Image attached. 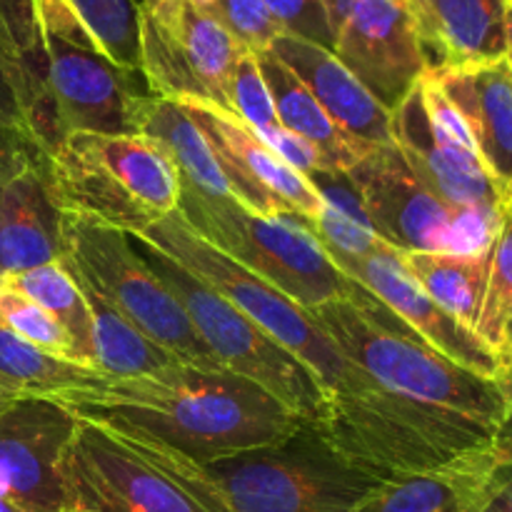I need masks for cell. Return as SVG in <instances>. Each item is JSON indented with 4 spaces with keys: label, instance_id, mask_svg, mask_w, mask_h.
I'll list each match as a JSON object with an SVG mask.
<instances>
[{
    "label": "cell",
    "instance_id": "ba28073f",
    "mask_svg": "<svg viewBox=\"0 0 512 512\" xmlns=\"http://www.w3.org/2000/svg\"><path fill=\"white\" fill-rule=\"evenodd\" d=\"M38 20L58 140L138 133V115L153 95L143 70L110 60L65 0H38Z\"/></svg>",
    "mask_w": 512,
    "mask_h": 512
},
{
    "label": "cell",
    "instance_id": "7a4b0ae2",
    "mask_svg": "<svg viewBox=\"0 0 512 512\" xmlns=\"http://www.w3.org/2000/svg\"><path fill=\"white\" fill-rule=\"evenodd\" d=\"M130 453L168 478L200 512H353L380 480L350 465L315 425L278 445L213 463L115 435Z\"/></svg>",
    "mask_w": 512,
    "mask_h": 512
},
{
    "label": "cell",
    "instance_id": "9c48e42d",
    "mask_svg": "<svg viewBox=\"0 0 512 512\" xmlns=\"http://www.w3.org/2000/svg\"><path fill=\"white\" fill-rule=\"evenodd\" d=\"M60 263L80 285L183 363L223 368L193 328L183 305L140 258L128 233L63 213Z\"/></svg>",
    "mask_w": 512,
    "mask_h": 512
},
{
    "label": "cell",
    "instance_id": "f6af8a7d",
    "mask_svg": "<svg viewBox=\"0 0 512 512\" xmlns=\"http://www.w3.org/2000/svg\"><path fill=\"white\" fill-rule=\"evenodd\" d=\"M135 3H138V5H148V3H153V0H135Z\"/></svg>",
    "mask_w": 512,
    "mask_h": 512
},
{
    "label": "cell",
    "instance_id": "d6a6232c",
    "mask_svg": "<svg viewBox=\"0 0 512 512\" xmlns=\"http://www.w3.org/2000/svg\"><path fill=\"white\" fill-rule=\"evenodd\" d=\"M193 3L225 33L233 35L248 53L270 50L273 40L283 33L265 0H193Z\"/></svg>",
    "mask_w": 512,
    "mask_h": 512
},
{
    "label": "cell",
    "instance_id": "6da1fadb",
    "mask_svg": "<svg viewBox=\"0 0 512 512\" xmlns=\"http://www.w3.org/2000/svg\"><path fill=\"white\" fill-rule=\"evenodd\" d=\"M55 400L78 420L163 445L195 463L278 445L310 425L248 378L190 363L140 378H103Z\"/></svg>",
    "mask_w": 512,
    "mask_h": 512
},
{
    "label": "cell",
    "instance_id": "9a60e30c",
    "mask_svg": "<svg viewBox=\"0 0 512 512\" xmlns=\"http://www.w3.org/2000/svg\"><path fill=\"white\" fill-rule=\"evenodd\" d=\"M78 428L55 398L23 395L0 410V498L28 512H65L60 463Z\"/></svg>",
    "mask_w": 512,
    "mask_h": 512
},
{
    "label": "cell",
    "instance_id": "603a6c76",
    "mask_svg": "<svg viewBox=\"0 0 512 512\" xmlns=\"http://www.w3.org/2000/svg\"><path fill=\"white\" fill-rule=\"evenodd\" d=\"M493 465V455H483L443 470L380 480L353 512H468Z\"/></svg>",
    "mask_w": 512,
    "mask_h": 512
},
{
    "label": "cell",
    "instance_id": "d4e9b609",
    "mask_svg": "<svg viewBox=\"0 0 512 512\" xmlns=\"http://www.w3.org/2000/svg\"><path fill=\"white\" fill-rule=\"evenodd\" d=\"M0 60L28 88L35 105V140L48 153L58 143V130H55L53 105L48 98V83H45L38 0H0Z\"/></svg>",
    "mask_w": 512,
    "mask_h": 512
},
{
    "label": "cell",
    "instance_id": "f546056e",
    "mask_svg": "<svg viewBox=\"0 0 512 512\" xmlns=\"http://www.w3.org/2000/svg\"><path fill=\"white\" fill-rule=\"evenodd\" d=\"M110 60L140 70V5L135 0H65Z\"/></svg>",
    "mask_w": 512,
    "mask_h": 512
},
{
    "label": "cell",
    "instance_id": "d6986e66",
    "mask_svg": "<svg viewBox=\"0 0 512 512\" xmlns=\"http://www.w3.org/2000/svg\"><path fill=\"white\" fill-rule=\"evenodd\" d=\"M428 73L493 63L508 53V0H405Z\"/></svg>",
    "mask_w": 512,
    "mask_h": 512
},
{
    "label": "cell",
    "instance_id": "ee69618b",
    "mask_svg": "<svg viewBox=\"0 0 512 512\" xmlns=\"http://www.w3.org/2000/svg\"><path fill=\"white\" fill-rule=\"evenodd\" d=\"M0 512H28V510L18 508V505H13V503H8L5 498H0Z\"/></svg>",
    "mask_w": 512,
    "mask_h": 512
},
{
    "label": "cell",
    "instance_id": "e0dca14e",
    "mask_svg": "<svg viewBox=\"0 0 512 512\" xmlns=\"http://www.w3.org/2000/svg\"><path fill=\"white\" fill-rule=\"evenodd\" d=\"M338 265L348 278L363 285L380 303L388 305L418 338L430 348L455 360L463 368L475 370L488 378H503L498 353L475 330L440 308L418 283L408 275L400 260V250L383 243L363 258L340 260Z\"/></svg>",
    "mask_w": 512,
    "mask_h": 512
},
{
    "label": "cell",
    "instance_id": "5bb4252c",
    "mask_svg": "<svg viewBox=\"0 0 512 512\" xmlns=\"http://www.w3.org/2000/svg\"><path fill=\"white\" fill-rule=\"evenodd\" d=\"M198 123L215 155L220 173L230 185V193L245 208L268 218L298 215L315 220L325 208V198L308 175L290 168L263 140L240 123L235 115L213 105L180 103Z\"/></svg>",
    "mask_w": 512,
    "mask_h": 512
},
{
    "label": "cell",
    "instance_id": "ac0fdd59",
    "mask_svg": "<svg viewBox=\"0 0 512 512\" xmlns=\"http://www.w3.org/2000/svg\"><path fill=\"white\" fill-rule=\"evenodd\" d=\"M63 258V210L50 190L48 155L33 145L0 195V273H23Z\"/></svg>",
    "mask_w": 512,
    "mask_h": 512
},
{
    "label": "cell",
    "instance_id": "83f0119b",
    "mask_svg": "<svg viewBox=\"0 0 512 512\" xmlns=\"http://www.w3.org/2000/svg\"><path fill=\"white\" fill-rule=\"evenodd\" d=\"M5 275L13 288L28 295L38 303L45 313L53 315L68 338L73 340L75 358L85 368H93V318H90L88 300L83 288L75 283L63 263L38 265V268L23 270V273H0Z\"/></svg>",
    "mask_w": 512,
    "mask_h": 512
},
{
    "label": "cell",
    "instance_id": "3957f363",
    "mask_svg": "<svg viewBox=\"0 0 512 512\" xmlns=\"http://www.w3.org/2000/svg\"><path fill=\"white\" fill-rule=\"evenodd\" d=\"M310 315L343 358L385 390L498 438L508 413L503 378H488L445 358L363 285L353 300H330Z\"/></svg>",
    "mask_w": 512,
    "mask_h": 512
},
{
    "label": "cell",
    "instance_id": "f1b7e54d",
    "mask_svg": "<svg viewBox=\"0 0 512 512\" xmlns=\"http://www.w3.org/2000/svg\"><path fill=\"white\" fill-rule=\"evenodd\" d=\"M103 378L98 370L55 358L0 325V380L20 395L55 398L68 390L90 388Z\"/></svg>",
    "mask_w": 512,
    "mask_h": 512
},
{
    "label": "cell",
    "instance_id": "ab89813d",
    "mask_svg": "<svg viewBox=\"0 0 512 512\" xmlns=\"http://www.w3.org/2000/svg\"><path fill=\"white\" fill-rule=\"evenodd\" d=\"M503 385L505 395H508V413H505L503 425L498 430V438H495L493 458L495 463H512V368L503 373Z\"/></svg>",
    "mask_w": 512,
    "mask_h": 512
},
{
    "label": "cell",
    "instance_id": "4fadbf2b",
    "mask_svg": "<svg viewBox=\"0 0 512 512\" xmlns=\"http://www.w3.org/2000/svg\"><path fill=\"white\" fill-rule=\"evenodd\" d=\"M65 512H200L108 430L80 420L60 463Z\"/></svg>",
    "mask_w": 512,
    "mask_h": 512
},
{
    "label": "cell",
    "instance_id": "4316f807",
    "mask_svg": "<svg viewBox=\"0 0 512 512\" xmlns=\"http://www.w3.org/2000/svg\"><path fill=\"white\" fill-rule=\"evenodd\" d=\"M80 288H83L90 318H93V368L100 375L115 380L140 378V375H155L160 370L183 363L178 355L160 348L148 335L140 333L130 320H125L118 310L103 303L93 290H88L85 285Z\"/></svg>",
    "mask_w": 512,
    "mask_h": 512
},
{
    "label": "cell",
    "instance_id": "836d02e7",
    "mask_svg": "<svg viewBox=\"0 0 512 512\" xmlns=\"http://www.w3.org/2000/svg\"><path fill=\"white\" fill-rule=\"evenodd\" d=\"M228 113L235 115L240 123L248 125L250 130H263L270 125H278L273 98L265 85L263 73L255 53H240L235 60L228 78Z\"/></svg>",
    "mask_w": 512,
    "mask_h": 512
},
{
    "label": "cell",
    "instance_id": "30bf717a",
    "mask_svg": "<svg viewBox=\"0 0 512 512\" xmlns=\"http://www.w3.org/2000/svg\"><path fill=\"white\" fill-rule=\"evenodd\" d=\"M345 180L373 233L400 253H480L493 245L500 215L445 205L415 178L395 145H378Z\"/></svg>",
    "mask_w": 512,
    "mask_h": 512
},
{
    "label": "cell",
    "instance_id": "7402d4cb",
    "mask_svg": "<svg viewBox=\"0 0 512 512\" xmlns=\"http://www.w3.org/2000/svg\"><path fill=\"white\" fill-rule=\"evenodd\" d=\"M255 58H258L270 98H273L278 123L290 133L308 140L310 145H315L333 173H348L365 155L373 153L375 145L363 143V140L353 138L348 130L340 128L325 113L323 105L313 98V93L300 83L298 75L273 50L255 53Z\"/></svg>",
    "mask_w": 512,
    "mask_h": 512
},
{
    "label": "cell",
    "instance_id": "484cf974",
    "mask_svg": "<svg viewBox=\"0 0 512 512\" xmlns=\"http://www.w3.org/2000/svg\"><path fill=\"white\" fill-rule=\"evenodd\" d=\"M490 248L480 253H400V260L410 278L440 308L478 333L480 310L488 290Z\"/></svg>",
    "mask_w": 512,
    "mask_h": 512
},
{
    "label": "cell",
    "instance_id": "7c38bea8",
    "mask_svg": "<svg viewBox=\"0 0 512 512\" xmlns=\"http://www.w3.org/2000/svg\"><path fill=\"white\" fill-rule=\"evenodd\" d=\"M335 58L393 113L425 68L405 0H323Z\"/></svg>",
    "mask_w": 512,
    "mask_h": 512
},
{
    "label": "cell",
    "instance_id": "e575fe53",
    "mask_svg": "<svg viewBox=\"0 0 512 512\" xmlns=\"http://www.w3.org/2000/svg\"><path fill=\"white\" fill-rule=\"evenodd\" d=\"M265 5L283 33L330 48V28L323 0H265Z\"/></svg>",
    "mask_w": 512,
    "mask_h": 512
},
{
    "label": "cell",
    "instance_id": "2e32d148",
    "mask_svg": "<svg viewBox=\"0 0 512 512\" xmlns=\"http://www.w3.org/2000/svg\"><path fill=\"white\" fill-rule=\"evenodd\" d=\"M393 145L415 178L445 205L500 215L505 205L503 193L483 168L473 145L455 140L430 118L420 83L393 110Z\"/></svg>",
    "mask_w": 512,
    "mask_h": 512
},
{
    "label": "cell",
    "instance_id": "52a82bcc",
    "mask_svg": "<svg viewBox=\"0 0 512 512\" xmlns=\"http://www.w3.org/2000/svg\"><path fill=\"white\" fill-rule=\"evenodd\" d=\"M138 238L183 265L188 273L210 285L215 293L230 300L240 313L258 323L270 338L278 340L295 358L303 360L325 385L328 400L348 393L363 380V370L343 358L338 345L323 333L310 310H305L278 288L213 248L180 218L178 210L165 215L160 223L150 225Z\"/></svg>",
    "mask_w": 512,
    "mask_h": 512
},
{
    "label": "cell",
    "instance_id": "8fae6325",
    "mask_svg": "<svg viewBox=\"0 0 512 512\" xmlns=\"http://www.w3.org/2000/svg\"><path fill=\"white\" fill-rule=\"evenodd\" d=\"M243 45L193 0L140 5V70L150 90L228 113V78Z\"/></svg>",
    "mask_w": 512,
    "mask_h": 512
},
{
    "label": "cell",
    "instance_id": "7bdbcfd3",
    "mask_svg": "<svg viewBox=\"0 0 512 512\" xmlns=\"http://www.w3.org/2000/svg\"><path fill=\"white\" fill-rule=\"evenodd\" d=\"M505 60L512 70V8H508V53H505Z\"/></svg>",
    "mask_w": 512,
    "mask_h": 512
},
{
    "label": "cell",
    "instance_id": "cb8c5ba5",
    "mask_svg": "<svg viewBox=\"0 0 512 512\" xmlns=\"http://www.w3.org/2000/svg\"><path fill=\"white\" fill-rule=\"evenodd\" d=\"M138 133L153 140L170 158L180 175V183L205 195L233 198L225 175L220 173L215 155L188 110L178 100L150 95L138 115Z\"/></svg>",
    "mask_w": 512,
    "mask_h": 512
},
{
    "label": "cell",
    "instance_id": "8992f818",
    "mask_svg": "<svg viewBox=\"0 0 512 512\" xmlns=\"http://www.w3.org/2000/svg\"><path fill=\"white\" fill-rule=\"evenodd\" d=\"M130 238L140 258L183 305L193 328L198 330L203 343L223 368L268 390L275 400L288 405L305 423L315 428L323 425L328 415V390L303 360L295 358L258 323L240 313L230 300L215 293L203 280L188 273L183 265L170 260L138 235H130Z\"/></svg>",
    "mask_w": 512,
    "mask_h": 512
},
{
    "label": "cell",
    "instance_id": "d590c367",
    "mask_svg": "<svg viewBox=\"0 0 512 512\" xmlns=\"http://www.w3.org/2000/svg\"><path fill=\"white\" fill-rule=\"evenodd\" d=\"M255 135H258V138L263 140V143L268 145L280 160H285L290 168L308 175V178H313V175H320V173H333L315 145H310L308 140H303L300 135L285 130L280 123L270 125V128H263V130H255Z\"/></svg>",
    "mask_w": 512,
    "mask_h": 512
},
{
    "label": "cell",
    "instance_id": "277c9868",
    "mask_svg": "<svg viewBox=\"0 0 512 512\" xmlns=\"http://www.w3.org/2000/svg\"><path fill=\"white\" fill-rule=\"evenodd\" d=\"M45 155L50 190L65 215L143 235L178 210V170L145 135L68 133Z\"/></svg>",
    "mask_w": 512,
    "mask_h": 512
},
{
    "label": "cell",
    "instance_id": "bcb514c9",
    "mask_svg": "<svg viewBox=\"0 0 512 512\" xmlns=\"http://www.w3.org/2000/svg\"><path fill=\"white\" fill-rule=\"evenodd\" d=\"M508 5H510V8H512V0H508Z\"/></svg>",
    "mask_w": 512,
    "mask_h": 512
},
{
    "label": "cell",
    "instance_id": "44dd1931",
    "mask_svg": "<svg viewBox=\"0 0 512 512\" xmlns=\"http://www.w3.org/2000/svg\"><path fill=\"white\" fill-rule=\"evenodd\" d=\"M325 113L353 138L370 145H393V113L335 58L325 45L280 33L270 45Z\"/></svg>",
    "mask_w": 512,
    "mask_h": 512
},
{
    "label": "cell",
    "instance_id": "4dcf8cb0",
    "mask_svg": "<svg viewBox=\"0 0 512 512\" xmlns=\"http://www.w3.org/2000/svg\"><path fill=\"white\" fill-rule=\"evenodd\" d=\"M0 325L18 335V338L33 343L35 348L55 355V358L78 363L73 340L68 338L63 325L53 315L45 313L38 303H33L28 295L13 288L5 280V275H0Z\"/></svg>",
    "mask_w": 512,
    "mask_h": 512
},
{
    "label": "cell",
    "instance_id": "f35d334b",
    "mask_svg": "<svg viewBox=\"0 0 512 512\" xmlns=\"http://www.w3.org/2000/svg\"><path fill=\"white\" fill-rule=\"evenodd\" d=\"M35 143L33 135L28 133H0V195H3V185L8 180L10 170L18 165V160L28 153Z\"/></svg>",
    "mask_w": 512,
    "mask_h": 512
},
{
    "label": "cell",
    "instance_id": "74e56055",
    "mask_svg": "<svg viewBox=\"0 0 512 512\" xmlns=\"http://www.w3.org/2000/svg\"><path fill=\"white\" fill-rule=\"evenodd\" d=\"M468 512H512V463H495Z\"/></svg>",
    "mask_w": 512,
    "mask_h": 512
},
{
    "label": "cell",
    "instance_id": "b9f144b4",
    "mask_svg": "<svg viewBox=\"0 0 512 512\" xmlns=\"http://www.w3.org/2000/svg\"><path fill=\"white\" fill-rule=\"evenodd\" d=\"M18 398H23V395H20L18 390L8 388V385H5L3 380H0V410L8 408V405L13 403V400H18Z\"/></svg>",
    "mask_w": 512,
    "mask_h": 512
},
{
    "label": "cell",
    "instance_id": "ffe728a7",
    "mask_svg": "<svg viewBox=\"0 0 512 512\" xmlns=\"http://www.w3.org/2000/svg\"><path fill=\"white\" fill-rule=\"evenodd\" d=\"M468 128L480 163L512 198V70L508 60L430 73Z\"/></svg>",
    "mask_w": 512,
    "mask_h": 512
},
{
    "label": "cell",
    "instance_id": "60d3db41",
    "mask_svg": "<svg viewBox=\"0 0 512 512\" xmlns=\"http://www.w3.org/2000/svg\"><path fill=\"white\" fill-rule=\"evenodd\" d=\"M498 360L503 365V373L505 370L512 368V303L505 313V323H503V333H500V343H498Z\"/></svg>",
    "mask_w": 512,
    "mask_h": 512
},
{
    "label": "cell",
    "instance_id": "8d00e7d4",
    "mask_svg": "<svg viewBox=\"0 0 512 512\" xmlns=\"http://www.w3.org/2000/svg\"><path fill=\"white\" fill-rule=\"evenodd\" d=\"M35 105L23 80L0 60V133L33 135ZM38 143V140H35Z\"/></svg>",
    "mask_w": 512,
    "mask_h": 512
},
{
    "label": "cell",
    "instance_id": "1f68e13d",
    "mask_svg": "<svg viewBox=\"0 0 512 512\" xmlns=\"http://www.w3.org/2000/svg\"><path fill=\"white\" fill-rule=\"evenodd\" d=\"M512 303V198L505 200L500 210L498 230H495L493 248H490L488 290H485L483 310L478 320V335L498 350L503 333L505 313Z\"/></svg>",
    "mask_w": 512,
    "mask_h": 512
},
{
    "label": "cell",
    "instance_id": "5b68a950",
    "mask_svg": "<svg viewBox=\"0 0 512 512\" xmlns=\"http://www.w3.org/2000/svg\"><path fill=\"white\" fill-rule=\"evenodd\" d=\"M178 213L213 248L305 310L330 300H350L358 288L298 215L268 218L235 198L205 195L185 183H180Z\"/></svg>",
    "mask_w": 512,
    "mask_h": 512
}]
</instances>
